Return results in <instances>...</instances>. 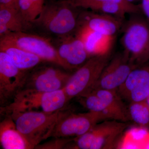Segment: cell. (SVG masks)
<instances>
[{
    "label": "cell",
    "mask_w": 149,
    "mask_h": 149,
    "mask_svg": "<svg viewBox=\"0 0 149 149\" xmlns=\"http://www.w3.org/2000/svg\"><path fill=\"white\" fill-rule=\"evenodd\" d=\"M64 109L53 113L38 111H12L8 115L16 128L32 149L50 138L59 120L64 114Z\"/></svg>",
    "instance_id": "6da1fadb"
},
{
    "label": "cell",
    "mask_w": 149,
    "mask_h": 149,
    "mask_svg": "<svg viewBox=\"0 0 149 149\" xmlns=\"http://www.w3.org/2000/svg\"><path fill=\"white\" fill-rule=\"evenodd\" d=\"M68 102L63 89L53 92L22 89L10 104L1 107V114L32 111L53 113L64 109Z\"/></svg>",
    "instance_id": "7a4b0ae2"
},
{
    "label": "cell",
    "mask_w": 149,
    "mask_h": 149,
    "mask_svg": "<svg viewBox=\"0 0 149 149\" xmlns=\"http://www.w3.org/2000/svg\"><path fill=\"white\" fill-rule=\"evenodd\" d=\"M76 8L65 0L45 5L39 16L32 22V25L58 37L74 35L79 15Z\"/></svg>",
    "instance_id": "3957f363"
},
{
    "label": "cell",
    "mask_w": 149,
    "mask_h": 149,
    "mask_svg": "<svg viewBox=\"0 0 149 149\" xmlns=\"http://www.w3.org/2000/svg\"><path fill=\"white\" fill-rule=\"evenodd\" d=\"M123 51L137 65L149 61V21L138 15L132 17L126 23L121 38Z\"/></svg>",
    "instance_id": "277c9868"
},
{
    "label": "cell",
    "mask_w": 149,
    "mask_h": 149,
    "mask_svg": "<svg viewBox=\"0 0 149 149\" xmlns=\"http://www.w3.org/2000/svg\"><path fill=\"white\" fill-rule=\"evenodd\" d=\"M110 57L111 53L93 56L71 74L63 88L69 101L92 92Z\"/></svg>",
    "instance_id": "5b68a950"
},
{
    "label": "cell",
    "mask_w": 149,
    "mask_h": 149,
    "mask_svg": "<svg viewBox=\"0 0 149 149\" xmlns=\"http://www.w3.org/2000/svg\"><path fill=\"white\" fill-rule=\"evenodd\" d=\"M126 122L111 120L99 123L82 136L75 138L72 149H108L127 127Z\"/></svg>",
    "instance_id": "8992f818"
},
{
    "label": "cell",
    "mask_w": 149,
    "mask_h": 149,
    "mask_svg": "<svg viewBox=\"0 0 149 149\" xmlns=\"http://www.w3.org/2000/svg\"><path fill=\"white\" fill-rule=\"evenodd\" d=\"M0 40L36 55L45 62L56 65L67 71L69 70L59 56L55 47L47 38L27 32H10L1 37Z\"/></svg>",
    "instance_id": "52a82bcc"
},
{
    "label": "cell",
    "mask_w": 149,
    "mask_h": 149,
    "mask_svg": "<svg viewBox=\"0 0 149 149\" xmlns=\"http://www.w3.org/2000/svg\"><path fill=\"white\" fill-rule=\"evenodd\" d=\"M40 64L27 72L22 89L53 92L63 89L71 74L55 67Z\"/></svg>",
    "instance_id": "ba28073f"
},
{
    "label": "cell",
    "mask_w": 149,
    "mask_h": 149,
    "mask_svg": "<svg viewBox=\"0 0 149 149\" xmlns=\"http://www.w3.org/2000/svg\"><path fill=\"white\" fill-rule=\"evenodd\" d=\"M28 71L19 69L8 55L0 51V105L5 107L13 101L23 89Z\"/></svg>",
    "instance_id": "9c48e42d"
},
{
    "label": "cell",
    "mask_w": 149,
    "mask_h": 149,
    "mask_svg": "<svg viewBox=\"0 0 149 149\" xmlns=\"http://www.w3.org/2000/svg\"><path fill=\"white\" fill-rule=\"evenodd\" d=\"M104 120L101 115L94 112L74 113L68 111H65L56 125L50 137L77 138L87 133L97 123Z\"/></svg>",
    "instance_id": "30bf717a"
},
{
    "label": "cell",
    "mask_w": 149,
    "mask_h": 149,
    "mask_svg": "<svg viewBox=\"0 0 149 149\" xmlns=\"http://www.w3.org/2000/svg\"><path fill=\"white\" fill-rule=\"evenodd\" d=\"M137 67L124 51L118 53L110 59L104 68L93 90L102 89L117 91L130 72Z\"/></svg>",
    "instance_id": "8fae6325"
},
{
    "label": "cell",
    "mask_w": 149,
    "mask_h": 149,
    "mask_svg": "<svg viewBox=\"0 0 149 149\" xmlns=\"http://www.w3.org/2000/svg\"><path fill=\"white\" fill-rule=\"evenodd\" d=\"M117 92L123 100L129 103L146 101L149 96V65L132 70Z\"/></svg>",
    "instance_id": "7c38bea8"
},
{
    "label": "cell",
    "mask_w": 149,
    "mask_h": 149,
    "mask_svg": "<svg viewBox=\"0 0 149 149\" xmlns=\"http://www.w3.org/2000/svg\"><path fill=\"white\" fill-rule=\"evenodd\" d=\"M55 47L69 70H76L92 57L87 52L82 40L75 34L58 37Z\"/></svg>",
    "instance_id": "4fadbf2b"
},
{
    "label": "cell",
    "mask_w": 149,
    "mask_h": 149,
    "mask_svg": "<svg viewBox=\"0 0 149 149\" xmlns=\"http://www.w3.org/2000/svg\"><path fill=\"white\" fill-rule=\"evenodd\" d=\"M122 25V19L116 17L95 11H84L79 14L77 28H86L104 35L115 36Z\"/></svg>",
    "instance_id": "5bb4252c"
},
{
    "label": "cell",
    "mask_w": 149,
    "mask_h": 149,
    "mask_svg": "<svg viewBox=\"0 0 149 149\" xmlns=\"http://www.w3.org/2000/svg\"><path fill=\"white\" fill-rule=\"evenodd\" d=\"M75 35L82 40L91 56L111 53L115 36L104 35L85 28H77Z\"/></svg>",
    "instance_id": "9a60e30c"
},
{
    "label": "cell",
    "mask_w": 149,
    "mask_h": 149,
    "mask_svg": "<svg viewBox=\"0 0 149 149\" xmlns=\"http://www.w3.org/2000/svg\"><path fill=\"white\" fill-rule=\"evenodd\" d=\"M0 123V142L4 149H31L29 143L17 130L10 116L4 115Z\"/></svg>",
    "instance_id": "2e32d148"
},
{
    "label": "cell",
    "mask_w": 149,
    "mask_h": 149,
    "mask_svg": "<svg viewBox=\"0 0 149 149\" xmlns=\"http://www.w3.org/2000/svg\"><path fill=\"white\" fill-rule=\"evenodd\" d=\"M32 24L26 21L16 6H0V36L10 32H27Z\"/></svg>",
    "instance_id": "e0dca14e"
},
{
    "label": "cell",
    "mask_w": 149,
    "mask_h": 149,
    "mask_svg": "<svg viewBox=\"0 0 149 149\" xmlns=\"http://www.w3.org/2000/svg\"><path fill=\"white\" fill-rule=\"evenodd\" d=\"M0 51L7 54L14 64L23 71H29L45 62L36 55L1 40H0Z\"/></svg>",
    "instance_id": "ac0fdd59"
},
{
    "label": "cell",
    "mask_w": 149,
    "mask_h": 149,
    "mask_svg": "<svg viewBox=\"0 0 149 149\" xmlns=\"http://www.w3.org/2000/svg\"><path fill=\"white\" fill-rule=\"evenodd\" d=\"M91 93L95 94L106 104L114 112L119 121L126 122L130 120L128 108L123 101L117 91L106 89H94Z\"/></svg>",
    "instance_id": "d6986e66"
},
{
    "label": "cell",
    "mask_w": 149,
    "mask_h": 149,
    "mask_svg": "<svg viewBox=\"0 0 149 149\" xmlns=\"http://www.w3.org/2000/svg\"><path fill=\"white\" fill-rule=\"evenodd\" d=\"M77 98L81 104L89 111L99 113L103 118L104 120H114L119 121L116 114L95 94L90 93Z\"/></svg>",
    "instance_id": "ffe728a7"
},
{
    "label": "cell",
    "mask_w": 149,
    "mask_h": 149,
    "mask_svg": "<svg viewBox=\"0 0 149 149\" xmlns=\"http://www.w3.org/2000/svg\"><path fill=\"white\" fill-rule=\"evenodd\" d=\"M45 2V0H17L15 6L24 19L32 24L42 12Z\"/></svg>",
    "instance_id": "44dd1931"
},
{
    "label": "cell",
    "mask_w": 149,
    "mask_h": 149,
    "mask_svg": "<svg viewBox=\"0 0 149 149\" xmlns=\"http://www.w3.org/2000/svg\"><path fill=\"white\" fill-rule=\"evenodd\" d=\"M128 113L130 120L143 128L149 127V107L146 102L130 103Z\"/></svg>",
    "instance_id": "7402d4cb"
},
{
    "label": "cell",
    "mask_w": 149,
    "mask_h": 149,
    "mask_svg": "<svg viewBox=\"0 0 149 149\" xmlns=\"http://www.w3.org/2000/svg\"><path fill=\"white\" fill-rule=\"evenodd\" d=\"M70 4L76 8L89 9L98 3L103 2H113L120 4L125 8L131 14H139L142 10L141 6L127 1L126 0H65Z\"/></svg>",
    "instance_id": "603a6c76"
},
{
    "label": "cell",
    "mask_w": 149,
    "mask_h": 149,
    "mask_svg": "<svg viewBox=\"0 0 149 149\" xmlns=\"http://www.w3.org/2000/svg\"><path fill=\"white\" fill-rule=\"evenodd\" d=\"M89 9L93 11L109 15L123 20L126 14L130 13L123 6L113 2H103L92 6Z\"/></svg>",
    "instance_id": "cb8c5ba5"
},
{
    "label": "cell",
    "mask_w": 149,
    "mask_h": 149,
    "mask_svg": "<svg viewBox=\"0 0 149 149\" xmlns=\"http://www.w3.org/2000/svg\"><path fill=\"white\" fill-rule=\"evenodd\" d=\"M54 140L46 142L43 144H39L35 149H70L71 143L74 138H54Z\"/></svg>",
    "instance_id": "d4e9b609"
},
{
    "label": "cell",
    "mask_w": 149,
    "mask_h": 149,
    "mask_svg": "<svg viewBox=\"0 0 149 149\" xmlns=\"http://www.w3.org/2000/svg\"><path fill=\"white\" fill-rule=\"evenodd\" d=\"M141 9L149 21V0H141Z\"/></svg>",
    "instance_id": "484cf974"
},
{
    "label": "cell",
    "mask_w": 149,
    "mask_h": 149,
    "mask_svg": "<svg viewBox=\"0 0 149 149\" xmlns=\"http://www.w3.org/2000/svg\"><path fill=\"white\" fill-rule=\"evenodd\" d=\"M17 0H0V6H15Z\"/></svg>",
    "instance_id": "4316f807"
},
{
    "label": "cell",
    "mask_w": 149,
    "mask_h": 149,
    "mask_svg": "<svg viewBox=\"0 0 149 149\" xmlns=\"http://www.w3.org/2000/svg\"><path fill=\"white\" fill-rule=\"evenodd\" d=\"M126 1L128 2L132 3H134L139 1H140V0H126Z\"/></svg>",
    "instance_id": "83f0119b"
},
{
    "label": "cell",
    "mask_w": 149,
    "mask_h": 149,
    "mask_svg": "<svg viewBox=\"0 0 149 149\" xmlns=\"http://www.w3.org/2000/svg\"><path fill=\"white\" fill-rule=\"evenodd\" d=\"M146 102L148 104V106L149 107V96L148 97V98H147L146 100Z\"/></svg>",
    "instance_id": "f1b7e54d"
}]
</instances>
